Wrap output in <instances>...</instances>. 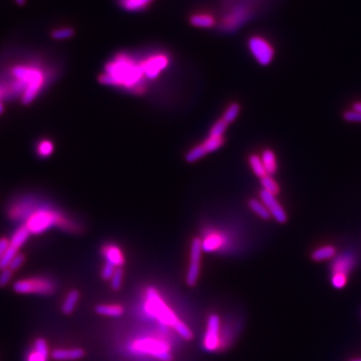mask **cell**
I'll return each instance as SVG.
<instances>
[{
	"label": "cell",
	"mask_w": 361,
	"mask_h": 361,
	"mask_svg": "<svg viewBox=\"0 0 361 361\" xmlns=\"http://www.w3.org/2000/svg\"><path fill=\"white\" fill-rule=\"evenodd\" d=\"M106 72L99 76L101 83L127 87L136 86L144 74L142 63H137L131 57L123 54L108 64Z\"/></svg>",
	"instance_id": "obj_1"
},
{
	"label": "cell",
	"mask_w": 361,
	"mask_h": 361,
	"mask_svg": "<svg viewBox=\"0 0 361 361\" xmlns=\"http://www.w3.org/2000/svg\"><path fill=\"white\" fill-rule=\"evenodd\" d=\"M145 294V308L150 315L157 318L160 322L171 326L184 339L191 340L193 338V332L191 331V329L165 303V301L162 299L156 289L153 287H148Z\"/></svg>",
	"instance_id": "obj_2"
},
{
	"label": "cell",
	"mask_w": 361,
	"mask_h": 361,
	"mask_svg": "<svg viewBox=\"0 0 361 361\" xmlns=\"http://www.w3.org/2000/svg\"><path fill=\"white\" fill-rule=\"evenodd\" d=\"M24 226L28 229L30 234L38 235L44 233L55 226H59L68 230L72 225L66 221V219L59 211L46 206H40L37 207V209L28 217Z\"/></svg>",
	"instance_id": "obj_3"
},
{
	"label": "cell",
	"mask_w": 361,
	"mask_h": 361,
	"mask_svg": "<svg viewBox=\"0 0 361 361\" xmlns=\"http://www.w3.org/2000/svg\"><path fill=\"white\" fill-rule=\"evenodd\" d=\"M13 290L19 294L51 295L56 291V284L48 278L33 277L15 282Z\"/></svg>",
	"instance_id": "obj_4"
},
{
	"label": "cell",
	"mask_w": 361,
	"mask_h": 361,
	"mask_svg": "<svg viewBox=\"0 0 361 361\" xmlns=\"http://www.w3.org/2000/svg\"><path fill=\"white\" fill-rule=\"evenodd\" d=\"M249 50L256 62L261 66H268L272 63L275 50L272 44L262 36H252L248 41Z\"/></svg>",
	"instance_id": "obj_5"
},
{
	"label": "cell",
	"mask_w": 361,
	"mask_h": 361,
	"mask_svg": "<svg viewBox=\"0 0 361 361\" xmlns=\"http://www.w3.org/2000/svg\"><path fill=\"white\" fill-rule=\"evenodd\" d=\"M203 253V242L200 238H195L191 246V259L186 277V283L193 287L197 284L200 276V264Z\"/></svg>",
	"instance_id": "obj_6"
},
{
	"label": "cell",
	"mask_w": 361,
	"mask_h": 361,
	"mask_svg": "<svg viewBox=\"0 0 361 361\" xmlns=\"http://www.w3.org/2000/svg\"><path fill=\"white\" fill-rule=\"evenodd\" d=\"M260 200L266 206L268 212L276 222L280 224H284L287 222L288 220L287 213L284 210L283 206L279 203L275 195L262 190L260 193Z\"/></svg>",
	"instance_id": "obj_7"
},
{
	"label": "cell",
	"mask_w": 361,
	"mask_h": 361,
	"mask_svg": "<svg viewBox=\"0 0 361 361\" xmlns=\"http://www.w3.org/2000/svg\"><path fill=\"white\" fill-rule=\"evenodd\" d=\"M169 64V58L163 54H157L150 56L144 62H142V67L144 70V75L149 78H156L163 70L167 68Z\"/></svg>",
	"instance_id": "obj_8"
},
{
	"label": "cell",
	"mask_w": 361,
	"mask_h": 361,
	"mask_svg": "<svg viewBox=\"0 0 361 361\" xmlns=\"http://www.w3.org/2000/svg\"><path fill=\"white\" fill-rule=\"evenodd\" d=\"M220 327H221V322L219 316L217 314H212L208 319L207 331L204 340V345L206 349L209 351H214L218 347Z\"/></svg>",
	"instance_id": "obj_9"
},
{
	"label": "cell",
	"mask_w": 361,
	"mask_h": 361,
	"mask_svg": "<svg viewBox=\"0 0 361 361\" xmlns=\"http://www.w3.org/2000/svg\"><path fill=\"white\" fill-rule=\"evenodd\" d=\"M355 264V258L350 253H342L337 256L332 265V273H339L348 276Z\"/></svg>",
	"instance_id": "obj_10"
},
{
	"label": "cell",
	"mask_w": 361,
	"mask_h": 361,
	"mask_svg": "<svg viewBox=\"0 0 361 361\" xmlns=\"http://www.w3.org/2000/svg\"><path fill=\"white\" fill-rule=\"evenodd\" d=\"M138 347L141 351L147 352L148 354H151L159 359H162L163 361L172 360V356H171L170 352L168 351V349L166 347L162 346V344L154 342L152 340L142 341L139 343Z\"/></svg>",
	"instance_id": "obj_11"
},
{
	"label": "cell",
	"mask_w": 361,
	"mask_h": 361,
	"mask_svg": "<svg viewBox=\"0 0 361 361\" xmlns=\"http://www.w3.org/2000/svg\"><path fill=\"white\" fill-rule=\"evenodd\" d=\"M48 346L43 338H37L34 341V348L27 356V361H47Z\"/></svg>",
	"instance_id": "obj_12"
},
{
	"label": "cell",
	"mask_w": 361,
	"mask_h": 361,
	"mask_svg": "<svg viewBox=\"0 0 361 361\" xmlns=\"http://www.w3.org/2000/svg\"><path fill=\"white\" fill-rule=\"evenodd\" d=\"M102 255L106 258V262L113 264L116 268L121 267L125 260L121 249L115 245H108L102 249Z\"/></svg>",
	"instance_id": "obj_13"
},
{
	"label": "cell",
	"mask_w": 361,
	"mask_h": 361,
	"mask_svg": "<svg viewBox=\"0 0 361 361\" xmlns=\"http://www.w3.org/2000/svg\"><path fill=\"white\" fill-rule=\"evenodd\" d=\"M84 356V351L80 348H72V349H56L51 353V357L55 360L70 361L77 360Z\"/></svg>",
	"instance_id": "obj_14"
},
{
	"label": "cell",
	"mask_w": 361,
	"mask_h": 361,
	"mask_svg": "<svg viewBox=\"0 0 361 361\" xmlns=\"http://www.w3.org/2000/svg\"><path fill=\"white\" fill-rule=\"evenodd\" d=\"M261 160L263 162V165L265 167L267 175L272 176L277 172L278 164H277V158H276L274 150H272L270 148L264 149L261 154Z\"/></svg>",
	"instance_id": "obj_15"
},
{
	"label": "cell",
	"mask_w": 361,
	"mask_h": 361,
	"mask_svg": "<svg viewBox=\"0 0 361 361\" xmlns=\"http://www.w3.org/2000/svg\"><path fill=\"white\" fill-rule=\"evenodd\" d=\"M30 232L28 231V229L22 225L20 227H18L16 229V231L13 233V235L11 236L10 240H9V245L16 248V249H20L28 240L29 236H30Z\"/></svg>",
	"instance_id": "obj_16"
},
{
	"label": "cell",
	"mask_w": 361,
	"mask_h": 361,
	"mask_svg": "<svg viewBox=\"0 0 361 361\" xmlns=\"http://www.w3.org/2000/svg\"><path fill=\"white\" fill-rule=\"evenodd\" d=\"M190 22L193 26L200 28H210L213 27L216 23V20L213 15L208 13H196L193 14L190 18Z\"/></svg>",
	"instance_id": "obj_17"
},
{
	"label": "cell",
	"mask_w": 361,
	"mask_h": 361,
	"mask_svg": "<svg viewBox=\"0 0 361 361\" xmlns=\"http://www.w3.org/2000/svg\"><path fill=\"white\" fill-rule=\"evenodd\" d=\"M335 255H336V249L334 246L324 245L314 250L311 254V258L316 262H321V261L332 259L335 257Z\"/></svg>",
	"instance_id": "obj_18"
},
{
	"label": "cell",
	"mask_w": 361,
	"mask_h": 361,
	"mask_svg": "<svg viewBox=\"0 0 361 361\" xmlns=\"http://www.w3.org/2000/svg\"><path fill=\"white\" fill-rule=\"evenodd\" d=\"M95 312L102 316L108 317H120L124 314V308L120 305H108L100 304L95 307Z\"/></svg>",
	"instance_id": "obj_19"
},
{
	"label": "cell",
	"mask_w": 361,
	"mask_h": 361,
	"mask_svg": "<svg viewBox=\"0 0 361 361\" xmlns=\"http://www.w3.org/2000/svg\"><path fill=\"white\" fill-rule=\"evenodd\" d=\"M79 300V293L76 290H72L66 297L62 310L65 314H72Z\"/></svg>",
	"instance_id": "obj_20"
},
{
	"label": "cell",
	"mask_w": 361,
	"mask_h": 361,
	"mask_svg": "<svg viewBox=\"0 0 361 361\" xmlns=\"http://www.w3.org/2000/svg\"><path fill=\"white\" fill-rule=\"evenodd\" d=\"M249 164L250 167L253 171V173L258 177V178H263L267 175L265 167L263 165V162L261 160V157L258 154H251L249 157Z\"/></svg>",
	"instance_id": "obj_21"
},
{
	"label": "cell",
	"mask_w": 361,
	"mask_h": 361,
	"mask_svg": "<svg viewBox=\"0 0 361 361\" xmlns=\"http://www.w3.org/2000/svg\"><path fill=\"white\" fill-rule=\"evenodd\" d=\"M249 207L250 209L263 220H269L271 218L270 213L268 212L266 206L263 204V202L259 199H251L249 201Z\"/></svg>",
	"instance_id": "obj_22"
},
{
	"label": "cell",
	"mask_w": 361,
	"mask_h": 361,
	"mask_svg": "<svg viewBox=\"0 0 361 361\" xmlns=\"http://www.w3.org/2000/svg\"><path fill=\"white\" fill-rule=\"evenodd\" d=\"M260 182H261V185H262V188L264 191L269 192L275 196H277L279 194V192H280L279 184L276 182V180L272 176L266 175L265 177L260 179Z\"/></svg>",
	"instance_id": "obj_23"
},
{
	"label": "cell",
	"mask_w": 361,
	"mask_h": 361,
	"mask_svg": "<svg viewBox=\"0 0 361 361\" xmlns=\"http://www.w3.org/2000/svg\"><path fill=\"white\" fill-rule=\"evenodd\" d=\"M55 150V144L47 139H43L40 142H38V144L36 145V152L38 154L39 158L45 159L48 158L53 154Z\"/></svg>",
	"instance_id": "obj_24"
},
{
	"label": "cell",
	"mask_w": 361,
	"mask_h": 361,
	"mask_svg": "<svg viewBox=\"0 0 361 361\" xmlns=\"http://www.w3.org/2000/svg\"><path fill=\"white\" fill-rule=\"evenodd\" d=\"M152 0H121L122 6L129 11H139L144 9Z\"/></svg>",
	"instance_id": "obj_25"
},
{
	"label": "cell",
	"mask_w": 361,
	"mask_h": 361,
	"mask_svg": "<svg viewBox=\"0 0 361 361\" xmlns=\"http://www.w3.org/2000/svg\"><path fill=\"white\" fill-rule=\"evenodd\" d=\"M207 153H208V151L206 150L203 144H198L189 150V152L186 154V161L188 163H195L198 160L205 157Z\"/></svg>",
	"instance_id": "obj_26"
},
{
	"label": "cell",
	"mask_w": 361,
	"mask_h": 361,
	"mask_svg": "<svg viewBox=\"0 0 361 361\" xmlns=\"http://www.w3.org/2000/svg\"><path fill=\"white\" fill-rule=\"evenodd\" d=\"M240 110H241V108H240V106H239L237 102L231 104V105L227 108V110L225 111L222 120H223L224 122H226L228 125L231 124V123H233V122L237 119V117L239 116Z\"/></svg>",
	"instance_id": "obj_27"
},
{
	"label": "cell",
	"mask_w": 361,
	"mask_h": 361,
	"mask_svg": "<svg viewBox=\"0 0 361 361\" xmlns=\"http://www.w3.org/2000/svg\"><path fill=\"white\" fill-rule=\"evenodd\" d=\"M246 10L244 9H238L236 11H234L230 17H228V21L226 22V24L229 26L230 29H233L236 25H239L240 23H242V21L246 18Z\"/></svg>",
	"instance_id": "obj_28"
},
{
	"label": "cell",
	"mask_w": 361,
	"mask_h": 361,
	"mask_svg": "<svg viewBox=\"0 0 361 361\" xmlns=\"http://www.w3.org/2000/svg\"><path fill=\"white\" fill-rule=\"evenodd\" d=\"M18 251H19L18 249H16V248H14V247L9 245L8 249L6 250L5 254L3 255V257L0 260V271L4 270V269H7L9 267V264L11 263L12 259L19 253Z\"/></svg>",
	"instance_id": "obj_29"
},
{
	"label": "cell",
	"mask_w": 361,
	"mask_h": 361,
	"mask_svg": "<svg viewBox=\"0 0 361 361\" xmlns=\"http://www.w3.org/2000/svg\"><path fill=\"white\" fill-rule=\"evenodd\" d=\"M74 34V30L71 27H61V28H57L54 29L50 33L51 37L56 40H65V39H69L73 36Z\"/></svg>",
	"instance_id": "obj_30"
},
{
	"label": "cell",
	"mask_w": 361,
	"mask_h": 361,
	"mask_svg": "<svg viewBox=\"0 0 361 361\" xmlns=\"http://www.w3.org/2000/svg\"><path fill=\"white\" fill-rule=\"evenodd\" d=\"M224 142H225V140L223 137H219V138L209 137L203 143V145L205 146V148L208 152H212V151H215L217 149H219L223 145Z\"/></svg>",
	"instance_id": "obj_31"
},
{
	"label": "cell",
	"mask_w": 361,
	"mask_h": 361,
	"mask_svg": "<svg viewBox=\"0 0 361 361\" xmlns=\"http://www.w3.org/2000/svg\"><path fill=\"white\" fill-rule=\"evenodd\" d=\"M123 277H124V270L121 267H118L111 278V287L114 290H119L122 287L123 284Z\"/></svg>",
	"instance_id": "obj_32"
},
{
	"label": "cell",
	"mask_w": 361,
	"mask_h": 361,
	"mask_svg": "<svg viewBox=\"0 0 361 361\" xmlns=\"http://www.w3.org/2000/svg\"><path fill=\"white\" fill-rule=\"evenodd\" d=\"M227 127H228V124L226 122H224L222 119L219 120L218 122L215 123V125L212 127L209 137H216V138L223 137L224 133L227 130Z\"/></svg>",
	"instance_id": "obj_33"
},
{
	"label": "cell",
	"mask_w": 361,
	"mask_h": 361,
	"mask_svg": "<svg viewBox=\"0 0 361 361\" xmlns=\"http://www.w3.org/2000/svg\"><path fill=\"white\" fill-rule=\"evenodd\" d=\"M347 283V276L339 273H333L331 276V284L335 289H342Z\"/></svg>",
	"instance_id": "obj_34"
},
{
	"label": "cell",
	"mask_w": 361,
	"mask_h": 361,
	"mask_svg": "<svg viewBox=\"0 0 361 361\" xmlns=\"http://www.w3.org/2000/svg\"><path fill=\"white\" fill-rule=\"evenodd\" d=\"M116 269L117 268L113 264H111L109 262H106L104 267H102V270H101V278L104 280H106V281L111 280V278L113 277Z\"/></svg>",
	"instance_id": "obj_35"
},
{
	"label": "cell",
	"mask_w": 361,
	"mask_h": 361,
	"mask_svg": "<svg viewBox=\"0 0 361 361\" xmlns=\"http://www.w3.org/2000/svg\"><path fill=\"white\" fill-rule=\"evenodd\" d=\"M343 119L348 123H359L360 124L361 114L356 111L350 110L343 114Z\"/></svg>",
	"instance_id": "obj_36"
},
{
	"label": "cell",
	"mask_w": 361,
	"mask_h": 361,
	"mask_svg": "<svg viewBox=\"0 0 361 361\" xmlns=\"http://www.w3.org/2000/svg\"><path fill=\"white\" fill-rule=\"evenodd\" d=\"M24 260H25L24 255L21 254V253H18V254L12 259V261H11V263L9 264V267H8V268H9L12 272H14V271L18 270V269L22 266Z\"/></svg>",
	"instance_id": "obj_37"
},
{
	"label": "cell",
	"mask_w": 361,
	"mask_h": 361,
	"mask_svg": "<svg viewBox=\"0 0 361 361\" xmlns=\"http://www.w3.org/2000/svg\"><path fill=\"white\" fill-rule=\"evenodd\" d=\"M12 273L13 272L9 268L1 270V272H0V288L5 287L9 283V281L12 278Z\"/></svg>",
	"instance_id": "obj_38"
},
{
	"label": "cell",
	"mask_w": 361,
	"mask_h": 361,
	"mask_svg": "<svg viewBox=\"0 0 361 361\" xmlns=\"http://www.w3.org/2000/svg\"><path fill=\"white\" fill-rule=\"evenodd\" d=\"M8 247H9V240L4 237L0 238V260L3 257V255L5 254Z\"/></svg>",
	"instance_id": "obj_39"
},
{
	"label": "cell",
	"mask_w": 361,
	"mask_h": 361,
	"mask_svg": "<svg viewBox=\"0 0 361 361\" xmlns=\"http://www.w3.org/2000/svg\"><path fill=\"white\" fill-rule=\"evenodd\" d=\"M5 96V93H4V90H3V86H0V115L3 113L4 111V107H3V104L1 102V98Z\"/></svg>",
	"instance_id": "obj_40"
},
{
	"label": "cell",
	"mask_w": 361,
	"mask_h": 361,
	"mask_svg": "<svg viewBox=\"0 0 361 361\" xmlns=\"http://www.w3.org/2000/svg\"><path fill=\"white\" fill-rule=\"evenodd\" d=\"M352 110H353V111H356V112H358V113H360L361 114V101L354 102L353 106H352Z\"/></svg>",
	"instance_id": "obj_41"
},
{
	"label": "cell",
	"mask_w": 361,
	"mask_h": 361,
	"mask_svg": "<svg viewBox=\"0 0 361 361\" xmlns=\"http://www.w3.org/2000/svg\"><path fill=\"white\" fill-rule=\"evenodd\" d=\"M15 3L19 6H23L25 3H26V0H14Z\"/></svg>",
	"instance_id": "obj_42"
},
{
	"label": "cell",
	"mask_w": 361,
	"mask_h": 361,
	"mask_svg": "<svg viewBox=\"0 0 361 361\" xmlns=\"http://www.w3.org/2000/svg\"><path fill=\"white\" fill-rule=\"evenodd\" d=\"M350 361H361V357L360 358H354V359H351Z\"/></svg>",
	"instance_id": "obj_43"
}]
</instances>
